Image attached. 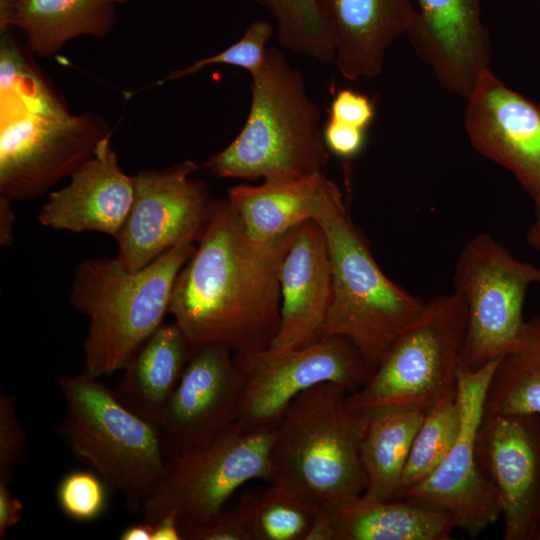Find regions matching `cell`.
<instances>
[{
	"label": "cell",
	"mask_w": 540,
	"mask_h": 540,
	"mask_svg": "<svg viewBox=\"0 0 540 540\" xmlns=\"http://www.w3.org/2000/svg\"><path fill=\"white\" fill-rule=\"evenodd\" d=\"M297 228L273 240H255L226 197L215 200L177 275L169 308L194 351L209 345L233 353L270 346L280 323L281 267Z\"/></svg>",
	"instance_id": "6da1fadb"
},
{
	"label": "cell",
	"mask_w": 540,
	"mask_h": 540,
	"mask_svg": "<svg viewBox=\"0 0 540 540\" xmlns=\"http://www.w3.org/2000/svg\"><path fill=\"white\" fill-rule=\"evenodd\" d=\"M248 117L239 134L201 168L218 178L296 180L323 173L330 152L321 111L299 69L277 48L267 49L251 75Z\"/></svg>",
	"instance_id": "7a4b0ae2"
},
{
	"label": "cell",
	"mask_w": 540,
	"mask_h": 540,
	"mask_svg": "<svg viewBox=\"0 0 540 540\" xmlns=\"http://www.w3.org/2000/svg\"><path fill=\"white\" fill-rule=\"evenodd\" d=\"M349 392L325 382L297 395L274 424L270 479L321 508L362 495L361 442L368 411L352 407Z\"/></svg>",
	"instance_id": "3957f363"
},
{
	"label": "cell",
	"mask_w": 540,
	"mask_h": 540,
	"mask_svg": "<svg viewBox=\"0 0 540 540\" xmlns=\"http://www.w3.org/2000/svg\"><path fill=\"white\" fill-rule=\"evenodd\" d=\"M194 249V243L177 245L137 271L116 257L76 266L69 302L89 320L82 372L99 379L123 369L164 323L177 275Z\"/></svg>",
	"instance_id": "277c9868"
},
{
	"label": "cell",
	"mask_w": 540,
	"mask_h": 540,
	"mask_svg": "<svg viewBox=\"0 0 540 540\" xmlns=\"http://www.w3.org/2000/svg\"><path fill=\"white\" fill-rule=\"evenodd\" d=\"M58 386L65 410L57 435L111 493L123 497L130 513L141 512L165 470L159 428L84 372L60 376Z\"/></svg>",
	"instance_id": "5b68a950"
},
{
	"label": "cell",
	"mask_w": 540,
	"mask_h": 540,
	"mask_svg": "<svg viewBox=\"0 0 540 540\" xmlns=\"http://www.w3.org/2000/svg\"><path fill=\"white\" fill-rule=\"evenodd\" d=\"M315 222L326 237L332 274V300L323 337L348 339L375 371L419 317L425 301L385 275L351 219L342 193Z\"/></svg>",
	"instance_id": "8992f818"
},
{
	"label": "cell",
	"mask_w": 540,
	"mask_h": 540,
	"mask_svg": "<svg viewBox=\"0 0 540 540\" xmlns=\"http://www.w3.org/2000/svg\"><path fill=\"white\" fill-rule=\"evenodd\" d=\"M466 328V305L455 292L426 300L369 381L349 394L350 405L363 410L388 405L429 410L455 394Z\"/></svg>",
	"instance_id": "52a82bcc"
},
{
	"label": "cell",
	"mask_w": 540,
	"mask_h": 540,
	"mask_svg": "<svg viewBox=\"0 0 540 540\" xmlns=\"http://www.w3.org/2000/svg\"><path fill=\"white\" fill-rule=\"evenodd\" d=\"M273 435L274 424L244 430L234 422L210 443L166 459L164 473L140 512L142 521L152 524L173 515L184 534L223 510L246 482H268Z\"/></svg>",
	"instance_id": "ba28073f"
},
{
	"label": "cell",
	"mask_w": 540,
	"mask_h": 540,
	"mask_svg": "<svg viewBox=\"0 0 540 540\" xmlns=\"http://www.w3.org/2000/svg\"><path fill=\"white\" fill-rule=\"evenodd\" d=\"M534 284L540 286V267L517 259L491 235L478 234L465 244L453 274V292L467 309L460 369L478 370L514 348Z\"/></svg>",
	"instance_id": "9c48e42d"
},
{
	"label": "cell",
	"mask_w": 540,
	"mask_h": 540,
	"mask_svg": "<svg viewBox=\"0 0 540 540\" xmlns=\"http://www.w3.org/2000/svg\"><path fill=\"white\" fill-rule=\"evenodd\" d=\"M233 354L240 374L235 423L244 430L275 424L288 404L309 388L333 382L352 394L374 372L341 336L323 337L298 349L268 347Z\"/></svg>",
	"instance_id": "30bf717a"
},
{
	"label": "cell",
	"mask_w": 540,
	"mask_h": 540,
	"mask_svg": "<svg viewBox=\"0 0 540 540\" xmlns=\"http://www.w3.org/2000/svg\"><path fill=\"white\" fill-rule=\"evenodd\" d=\"M111 136L94 112L22 113L1 119L0 197L34 199L70 177Z\"/></svg>",
	"instance_id": "8fae6325"
},
{
	"label": "cell",
	"mask_w": 540,
	"mask_h": 540,
	"mask_svg": "<svg viewBox=\"0 0 540 540\" xmlns=\"http://www.w3.org/2000/svg\"><path fill=\"white\" fill-rule=\"evenodd\" d=\"M191 160L133 176L134 197L116 237V258L137 271L171 248L200 239L215 200L205 182L192 177Z\"/></svg>",
	"instance_id": "7c38bea8"
},
{
	"label": "cell",
	"mask_w": 540,
	"mask_h": 540,
	"mask_svg": "<svg viewBox=\"0 0 540 540\" xmlns=\"http://www.w3.org/2000/svg\"><path fill=\"white\" fill-rule=\"evenodd\" d=\"M499 359L475 371L459 369L457 397L461 408L458 437L440 466L424 481L406 490L409 498L449 514L456 529L477 536L502 513L498 490L479 465L476 439L486 392Z\"/></svg>",
	"instance_id": "4fadbf2b"
},
{
	"label": "cell",
	"mask_w": 540,
	"mask_h": 540,
	"mask_svg": "<svg viewBox=\"0 0 540 540\" xmlns=\"http://www.w3.org/2000/svg\"><path fill=\"white\" fill-rule=\"evenodd\" d=\"M476 455L498 490L504 539L536 540L540 532V417L484 413Z\"/></svg>",
	"instance_id": "5bb4252c"
},
{
	"label": "cell",
	"mask_w": 540,
	"mask_h": 540,
	"mask_svg": "<svg viewBox=\"0 0 540 540\" xmlns=\"http://www.w3.org/2000/svg\"><path fill=\"white\" fill-rule=\"evenodd\" d=\"M466 101L463 125L472 147L540 197V105L482 71Z\"/></svg>",
	"instance_id": "9a60e30c"
},
{
	"label": "cell",
	"mask_w": 540,
	"mask_h": 540,
	"mask_svg": "<svg viewBox=\"0 0 540 540\" xmlns=\"http://www.w3.org/2000/svg\"><path fill=\"white\" fill-rule=\"evenodd\" d=\"M239 393L231 349L195 350L158 426L166 459L198 449L228 429L235 422Z\"/></svg>",
	"instance_id": "2e32d148"
},
{
	"label": "cell",
	"mask_w": 540,
	"mask_h": 540,
	"mask_svg": "<svg viewBox=\"0 0 540 540\" xmlns=\"http://www.w3.org/2000/svg\"><path fill=\"white\" fill-rule=\"evenodd\" d=\"M406 35L440 86L466 100L489 67L490 40L482 0H415Z\"/></svg>",
	"instance_id": "e0dca14e"
},
{
	"label": "cell",
	"mask_w": 540,
	"mask_h": 540,
	"mask_svg": "<svg viewBox=\"0 0 540 540\" xmlns=\"http://www.w3.org/2000/svg\"><path fill=\"white\" fill-rule=\"evenodd\" d=\"M110 139L100 142L65 187L50 193L37 216L41 225L116 237L133 202L134 182L121 169Z\"/></svg>",
	"instance_id": "ac0fdd59"
},
{
	"label": "cell",
	"mask_w": 540,
	"mask_h": 540,
	"mask_svg": "<svg viewBox=\"0 0 540 540\" xmlns=\"http://www.w3.org/2000/svg\"><path fill=\"white\" fill-rule=\"evenodd\" d=\"M280 289V323L269 348L298 349L319 341L332 300V274L326 237L313 220L295 232L282 263Z\"/></svg>",
	"instance_id": "d6986e66"
},
{
	"label": "cell",
	"mask_w": 540,
	"mask_h": 540,
	"mask_svg": "<svg viewBox=\"0 0 540 540\" xmlns=\"http://www.w3.org/2000/svg\"><path fill=\"white\" fill-rule=\"evenodd\" d=\"M331 31L335 65L355 81L382 73L389 46L406 35L414 15L412 0H318Z\"/></svg>",
	"instance_id": "ffe728a7"
},
{
	"label": "cell",
	"mask_w": 540,
	"mask_h": 540,
	"mask_svg": "<svg viewBox=\"0 0 540 540\" xmlns=\"http://www.w3.org/2000/svg\"><path fill=\"white\" fill-rule=\"evenodd\" d=\"M455 529L449 514L418 501L357 495L322 506L307 540H449Z\"/></svg>",
	"instance_id": "44dd1931"
},
{
	"label": "cell",
	"mask_w": 540,
	"mask_h": 540,
	"mask_svg": "<svg viewBox=\"0 0 540 540\" xmlns=\"http://www.w3.org/2000/svg\"><path fill=\"white\" fill-rule=\"evenodd\" d=\"M340 193L335 182L319 173L260 185L238 184L227 189L226 199L253 239L269 241L315 221Z\"/></svg>",
	"instance_id": "7402d4cb"
},
{
	"label": "cell",
	"mask_w": 540,
	"mask_h": 540,
	"mask_svg": "<svg viewBox=\"0 0 540 540\" xmlns=\"http://www.w3.org/2000/svg\"><path fill=\"white\" fill-rule=\"evenodd\" d=\"M129 0H0V30L18 28L30 53L50 57L72 39L107 36Z\"/></svg>",
	"instance_id": "603a6c76"
},
{
	"label": "cell",
	"mask_w": 540,
	"mask_h": 540,
	"mask_svg": "<svg viewBox=\"0 0 540 540\" xmlns=\"http://www.w3.org/2000/svg\"><path fill=\"white\" fill-rule=\"evenodd\" d=\"M193 352L175 322L163 323L125 364L113 389L115 395L158 427Z\"/></svg>",
	"instance_id": "cb8c5ba5"
},
{
	"label": "cell",
	"mask_w": 540,
	"mask_h": 540,
	"mask_svg": "<svg viewBox=\"0 0 540 540\" xmlns=\"http://www.w3.org/2000/svg\"><path fill=\"white\" fill-rule=\"evenodd\" d=\"M361 442V464L367 500L390 501L401 495V478L426 412L414 406L369 409Z\"/></svg>",
	"instance_id": "d4e9b609"
},
{
	"label": "cell",
	"mask_w": 540,
	"mask_h": 540,
	"mask_svg": "<svg viewBox=\"0 0 540 540\" xmlns=\"http://www.w3.org/2000/svg\"><path fill=\"white\" fill-rule=\"evenodd\" d=\"M484 413L540 417V314L526 320L518 343L499 359L486 392Z\"/></svg>",
	"instance_id": "484cf974"
},
{
	"label": "cell",
	"mask_w": 540,
	"mask_h": 540,
	"mask_svg": "<svg viewBox=\"0 0 540 540\" xmlns=\"http://www.w3.org/2000/svg\"><path fill=\"white\" fill-rule=\"evenodd\" d=\"M235 511L250 540H307L319 508L267 482L244 492Z\"/></svg>",
	"instance_id": "4316f807"
},
{
	"label": "cell",
	"mask_w": 540,
	"mask_h": 540,
	"mask_svg": "<svg viewBox=\"0 0 540 540\" xmlns=\"http://www.w3.org/2000/svg\"><path fill=\"white\" fill-rule=\"evenodd\" d=\"M27 52L29 50L24 51L7 30L1 31V119L22 113H68L65 103L37 70Z\"/></svg>",
	"instance_id": "83f0119b"
},
{
	"label": "cell",
	"mask_w": 540,
	"mask_h": 540,
	"mask_svg": "<svg viewBox=\"0 0 540 540\" xmlns=\"http://www.w3.org/2000/svg\"><path fill=\"white\" fill-rule=\"evenodd\" d=\"M273 18L278 43L322 63L334 61L331 31L318 0H253Z\"/></svg>",
	"instance_id": "f1b7e54d"
},
{
	"label": "cell",
	"mask_w": 540,
	"mask_h": 540,
	"mask_svg": "<svg viewBox=\"0 0 540 540\" xmlns=\"http://www.w3.org/2000/svg\"><path fill=\"white\" fill-rule=\"evenodd\" d=\"M461 427L457 392L432 406L419 427L401 478V495L427 479L452 449Z\"/></svg>",
	"instance_id": "f546056e"
},
{
	"label": "cell",
	"mask_w": 540,
	"mask_h": 540,
	"mask_svg": "<svg viewBox=\"0 0 540 540\" xmlns=\"http://www.w3.org/2000/svg\"><path fill=\"white\" fill-rule=\"evenodd\" d=\"M275 34L272 22L257 20L252 22L244 31L241 38L223 51L202 59L191 65L177 69L157 82V85L191 76L210 65L223 64L238 67L251 75L262 66L270 38Z\"/></svg>",
	"instance_id": "4dcf8cb0"
},
{
	"label": "cell",
	"mask_w": 540,
	"mask_h": 540,
	"mask_svg": "<svg viewBox=\"0 0 540 540\" xmlns=\"http://www.w3.org/2000/svg\"><path fill=\"white\" fill-rule=\"evenodd\" d=\"M110 494L103 479L90 468L66 473L56 489L59 508L77 522H91L101 517Z\"/></svg>",
	"instance_id": "1f68e13d"
},
{
	"label": "cell",
	"mask_w": 540,
	"mask_h": 540,
	"mask_svg": "<svg viewBox=\"0 0 540 540\" xmlns=\"http://www.w3.org/2000/svg\"><path fill=\"white\" fill-rule=\"evenodd\" d=\"M28 459V441L12 395L0 393V483L9 485Z\"/></svg>",
	"instance_id": "d6a6232c"
},
{
	"label": "cell",
	"mask_w": 540,
	"mask_h": 540,
	"mask_svg": "<svg viewBox=\"0 0 540 540\" xmlns=\"http://www.w3.org/2000/svg\"><path fill=\"white\" fill-rule=\"evenodd\" d=\"M375 115L374 102L350 88L339 89L330 105L329 119L367 130Z\"/></svg>",
	"instance_id": "836d02e7"
},
{
	"label": "cell",
	"mask_w": 540,
	"mask_h": 540,
	"mask_svg": "<svg viewBox=\"0 0 540 540\" xmlns=\"http://www.w3.org/2000/svg\"><path fill=\"white\" fill-rule=\"evenodd\" d=\"M183 538L184 540H250L236 511L225 512L224 509L185 531Z\"/></svg>",
	"instance_id": "e575fe53"
},
{
	"label": "cell",
	"mask_w": 540,
	"mask_h": 540,
	"mask_svg": "<svg viewBox=\"0 0 540 540\" xmlns=\"http://www.w3.org/2000/svg\"><path fill=\"white\" fill-rule=\"evenodd\" d=\"M322 134L329 152L342 159L356 157L366 142V130L345 125L329 118Z\"/></svg>",
	"instance_id": "d590c367"
},
{
	"label": "cell",
	"mask_w": 540,
	"mask_h": 540,
	"mask_svg": "<svg viewBox=\"0 0 540 540\" xmlns=\"http://www.w3.org/2000/svg\"><path fill=\"white\" fill-rule=\"evenodd\" d=\"M8 486L0 483V539H5L7 531L22 520L24 511L22 502L12 496Z\"/></svg>",
	"instance_id": "8d00e7d4"
},
{
	"label": "cell",
	"mask_w": 540,
	"mask_h": 540,
	"mask_svg": "<svg viewBox=\"0 0 540 540\" xmlns=\"http://www.w3.org/2000/svg\"><path fill=\"white\" fill-rule=\"evenodd\" d=\"M10 200L0 197V245L10 247L14 239L15 216Z\"/></svg>",
	"instance_id": "74e56055"
},
{
	"label": "cell",
	"mask_w": 540,
	"mask_h": 540,
	"mask_svg": "<svg viewBox=\"0 0 540 540\" xmlns=\"http://www.w3.org/2000/svg\"><path fill=\"white\" fill-rule=\"evenodd\" d=\"M152 525V540H183L181 527L173 515H165Z\"/></svg>",
	"instance_id": "f35d334b"
},
{
	"label": "cell",
	"mask_w": 540,
	"mask_h": 540,
	"mask_svg": "<svg viewBox=\"0 0 540 540\" xmlns=\"http://www.w3.org/2000/svg\"><path fill=\"white\" fill-rule=\"evenodd\" d=\"M153 525L148 522L141 521L125 528L119 539L121 540H152Z\"/></svg>",
	"instance_id": "ab89813d"
},
{
	"label": "cell",
	"mask_w": 540,
	"mask_h": 540,
	"mask_svg": "<svg viewBox=\"0 0 540 540\" xmlns=\"http://www.w3.org/2000/svg\"><path fill=\"white\" fill-rule=\"evenodd\" d=\"M535 220L530 226L527 235V243L536 251L540 252V197L534 200Z\"/></svg>",
	"instance_id": "60d3db41"
},
{
	"label": "cell",
	"mask_w": 540,
	"mask_h": 540,
	"mask_svg": "<svg viewBox=\"0 0 540 540\" xmlns=\"http://www.w3.org/2000/svg\"><path fill=\"white\" fill-rule=\"evenodd\" d=\"M536 540H540V532L538 533Z\"/></svg>",
	"instance_id": "b9f144b4"
},
{
	"label": "cell",
	"mask_w": 540,
	"mask_h": 540,
	"mask_svg": "<svg viewBox=\"0 0 540 540\" xmlns=\"http://www.w3.org/2000/svg\"><path fill=\"white\" fill-rule=\"evenodd\" d=\"M533 1H539V0H533Z\"/></svg>",
	"instance_id": "7bdbcfd3"
}]
</instances>
